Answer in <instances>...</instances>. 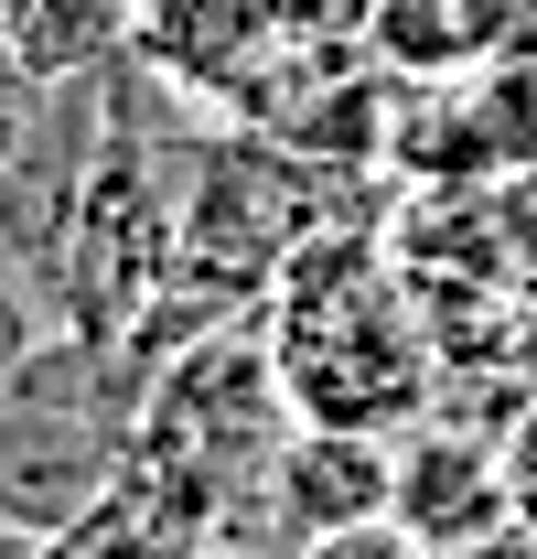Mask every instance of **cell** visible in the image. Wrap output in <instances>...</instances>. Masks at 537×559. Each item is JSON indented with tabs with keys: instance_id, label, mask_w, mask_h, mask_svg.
Instances as JSON below:
<instances>
[{
	"instance_id": "cell-1",
	"label": "cell",
	"mask_w": 537,
	"mask_h": 559,
	"mask_svg": "<svg viewBox=\"0 0 537 559\" xmlns=\"http://www.w3.org/2000/svg\"><path fill=\"white\" fill-rule=\"evenodd\" d=\"M268 355H279L290 409L334 419V430H398L430 399L419 323L398 312L377 248H355V237H312V248L279 259V280H268Z\"/></svg>"
},
{
	"instance_id": "cell-2",
	"label": "cell",
	"mask_w": 537,
	"mask_h": 559,
	"mask_svg": "<svg viewBox=\"0 0 537 559\" xmlns=\"http://www.w3.org/2000/svg\"><path fill=\"white\" fill-rule=\"evenodd\" d=\"M290 388L279 355L259 334H204V345L162 355L140 377V419H130V463L151 485H172L183 506H204L215 527H237L268 485V452L290 430Z\"/></svg>"
},
{
	"instance_id": "cell-3",
	"label": "cell",
	"mask_w": 537,
	"mask_h": 559,
	"mask_svg": "<svg viewBox=\"0 0 537 559\" xmlns=\"http://www.w3.org/2000/svg\"><path fill=\"white\" fill-rule=\"evenodd\" d=\"M130 419L97 377V334H55L0 377V516L55 538L130 463Z\"/></svg>"
},
{
	"instance_id": "cell-4",
	"label": "cell",
	"mask_w": 537,
	"mask_h": 559,
	"mask_svg": "<svg viewBox=\"0 0 537 559\" xmlns=\"http://www.w3.org/2000/svg\"><path fill=\"white\" fill-rule=\"evenodd\" d=\"M259 506H279L301 538H323V527H366V516H398V452H387V430L290 419L279 452H268Z\"/></svg>"
},
{
	"instance_id": "cell-5",
	"label": "cell",
	"mask_w": 537,
	"mask_h": 559,
	"mask_svg": "<svg viewBox=\"0 0 537 559\" xmlns=\"http://www.w3.org/2000/svg\"><path fill=\"white\" fill-rule=\"evenodd\" d=\"M398 527L430 538V549H484L516 527V485H505V452L484 430H430L398 452Z\"/></svg>"
},
{
	"instance_id": "cell-6",
	"label": "cell",
	"mask_w": 537,
	"mask_h": 559,
	"mask_svg": "<svg viewBox=\"0 0 537 559\" xmlns=\"http://www.w3.org/2000/svg\"><path fill=\"white\" fill-rule=\"evenodd\" d=\"M194 549H215V516L183 506L172 485H151L140 463H119V485L86 516H65L55 538H33V559H194Z\"/></svg>"
},
{
	"instance_id": "cell-7",
	"label": "cell",
	"mask_w": 537,
	"mask_h": 559,
	"mask_svg": "<svg viewBox=\"0 0 537 559\" xmlns=\"http://www.w3.org/2000/svg\"><path fill=\"white\" fill-rule=\"evenodd\" d=\"M140 44V0H0V55L33 86H86Z\"/></svg>"
},
{
	"instance_id": "cell-8",
	"label": "cell",
	"mask_w": 537,
	"mask_h": 559,
	"mask_svg": "<svg viewBox=\"0 0 537 559\" xmlns=\"http://www.w3.org/2000/svg\"><path fill=\"white\" fill-rule=\"evenodd\" d=\"M516 33V0H377V44L408 75H452V66H494Z\"/></svg>"
},
{
	"instance_id": "cell-9",
	"label": "cell",
	"mask_w": 537,
	"mask_h": 559,
	"mask_svg": "<svg viewBox=\"0 0 537 559\" xmlns=\"http://www.w3.org/2000/svg\"><path fill=\"white\" fill-rule=\"evenodd\" d=\"M301 559H441V549L408 538L398 516H366V527H323V538H301Z\"/></svg>"
},
{
	"instance_id": "cell-10",
	"label": "cell",
	"mask_w": 537,
	"mask_h": 559,
	"mask_svg": "<svg viewBox=\"0 0 537 559\" xmlns=\"http://www.w3.org/2000/svg\"><path fill=\"white\" fill-rule=\"evenodd\" d=\"M33 108H44V86H33V75L0 55V162H11V151L33 140Z\"/></svg>"
},
{
	"instance_id": "cell-11",
	"label": "cell",
	"mask_w": 537,
	"mask_h": 559,
	"mask_svg": "<svg viewBox=\"0 0 537 559\" xmlns=\"http://www.w3.org/2000/svg\"><path fill=\"white\" fill-rule=\"evenodd\" d=\"M452 559H537V538H516V527H505V538H484V549H452Z\"/></svg>"
},
{
	"instance_id": "cell-12",
	"label": "cell",
	"mask_w": 537,
	"mask_h": 559,
	"mask_svg": "<svg viewBox=\"0 0 537 559\" xmlns=\"http://www.w3.org/2000/svg\"><path fill=\"white\" fill-rule=\"evenodd\" d=\"M505 55H527V66H537V0H516V33H505Z\"/></svg>"
},
{
	"instance_id": "cell-13",
	"label": "cell",
	"mask_w": 537,
	"mask_h": 559,
	"mask_svg": "<svg viewBox=\"0 0 537 559\" xmlns=\"http://www.w3.org/2000/svg\"><path fill=\"white\" fill-rule=\"evenodd\" d=\"M194 559H268V549H248V538H215V549H194Z\"/></svg>"
}]
</instances>
